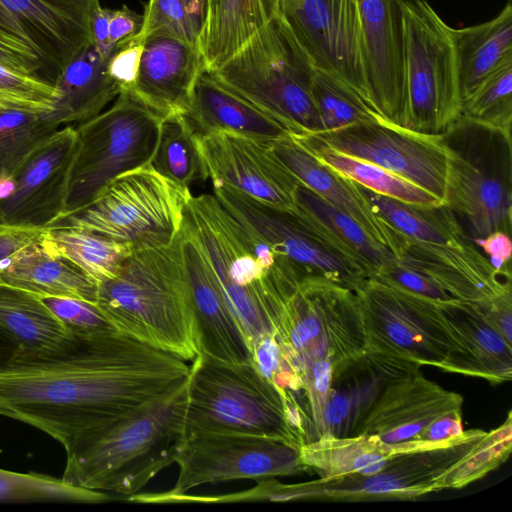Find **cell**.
Here are the masks:
<instances>
[{
  "label": "cell",
  "mask_w": 512,
  "mask_h": 512,
  "mask_svg": "<svg viewBox=\"0 0 512 512\" xmlns=\"http://www.w3.org/2000/svg\"><path fill=\"white\" fill-rule=\"evenodd\" d=\"M75 337L62 351L15 352L0 364V415L43 431L66 451L188 379L187 361L117 330Z\"/></svg>",
  "instance_id": "obj_1"
},
{
  "label": "cell",
  "mask_w": 512,
  "mask_h": 512,
  "mask_svg": "<svg viewBox=\"0 0 512 512\" xmlns=\"http://www.w3.org/2000/svg\"><path fill=\"white\" fill-rule=\"evenodd\" d=\"M187 386L188 379L177 389L83 434L66 451L62 479L127 498L140 493L174 463L184 438Z\"/></svg>",
  "instance_id": "obj_2"
},
{
  "label": "cell",
  "mask_w": 512,
  "mask_h": 512,
  "mask_svg": "<svg viewBox=\"0 0 512 512\" xmlns=\"http://www.w3.org/2000/svg\"><path fill=\"white\" fill-rule=\"evenodd\" d=\"M96 304L129 337L185 361L200 352L177 237L134 249L116 276L98 283Z\"/></svg>",
  "instance_id": "obj_3"
},
{
  "label": "cell",
  "mask_w": 512,
  "mask_h": 512,
  "mask_svg": "<svg viewBox=\"0 0 512 512\" xmlns=\"http://www.w3.org/2000/svg\"><path fill=\"white\" fill-rule=\"evenodd\" d=\"M307 428L299 398L265 379L250 361L227 362L201 352L191 361L184 437L250 435L300 448Z\"/></svg>",
  "instance_id": "obj_4"
},
{
  "label": "cell",
  "mask_w": 512,
  "mask_h": 512,
  "mask_svg": "<svg viewBox=\"0 0 512 512\" xmlns=\"http://www.w3.org/2000/svg\"><path fill=\"white\" fill-rule=\"evenodd\" d=\"M268 316L300 381L315 363L334 373L366 350L355 292L326 278L291 269L275 284Z\"/></svg>",
  "instance_id": "obj_5"
},
{
  "label": "cell",
  "mask_w": 512,
  "mask_h": 512,
  "mask_svg": "<svg viewBox=\"0 0 512 512\" xmlns=\"http://www.w3.org/2000/svg\"><path fill=\"white\" fill-rule=\"evenodd\" d=\"M316 69L276 14L219 68L218 81L293 135L321 132L312 96Z\"/></svg>",
  "instance_id": "obj_6"
},
{
  "label": "cell",
  "mask_w": 512,
  "mask_h": 512,
  "mask_svg": "<svg viewBox=\"0 0 512 512\" xmlns=\"http://www.w3.org/2000/svg\"><path fill=\"white\" fill-rule=\"evenodd\" d=\"M447 151L444 205L465 219L474 240L511 236V131L460 115L442 133Z\"/></svg>",
  "instance_id": "obj_7"
},
{
  "label": "cell",
  "mask_w": 512,
  "mask_h": 512,
  "mask_svg": "<svg viewBox=\"0 0 512 512\" xmlns=\"http://www.w3.org/2000/svg\"><path fill=\"white\" fill-rule=\"evenodd\" d=\"M191 197L190 188L146 165L117 176L92 202L48 228H81L133 249L165 246L178 234Z\"/></svg>",
  "instance_id": "obj_8"
},
{
  "label": "cell",
  "mask_w": 512,
  "mask_h": 512,
  "mask_svg": "<svg viewBox=\"0 0 512 512\" xmlns=\"http://www.w3.org/2000/svg\"><path fill=\"white\" fill-rule=\"evenodd\" d=\"M404 75L401 127L442 133L461 115L452 28L422 0H400Z\"/></svg>",
  "instance_id": "obj_9"
},
{
  "label": "cell",
  "mask_w": 512,
  "mask_h": 512,
  "mask_svg": "<svg viewBox=\"0 0 512 512\" xmlns=\"http://www.w3.org/2000/svg\"><path fill=\"white\" fill-rule=\"evenodd\" d=\"M162 119L131 91L121 90L108 109L76 125L64 215L88 205L117 176L148 165Z\"/></svg>",
  "instance_id": "obj_10"
},
{
  "label": "cell",
  "mask_w": 512,
  "mask_h": 512,
  "mask_svg": "<svg viewBox=\"0 0 512 512\" xmlns=\"http://www.w3.org/2000/svg\"><path fill=\"white\" fill-rule=\"evenodd\" d=\"M185 218L211 264L225 297L251 346L274 333L266 312L270 274L256 255L249 233L213 194L193 196Z\"/></svg>",
  "instance_id": "obj_11"
},
{
  "label": "cell",
  "mask_w": 512,
  "mask_h": 512,
  "mask_svg": "<svg viewBox=\"0 0 512 512\" xmlns=\"http://www.w3.org/2000/svg\"><path fill=\"white\" fill-rule=\"evenodd\" d=\"M354 292L367 350L436 368L461 351L438 303L374 277Z\"/></svg>",
  "instance_id": "obj_12"
},
{
  "label": "cell",
  "mask_w": 512,
  "mask_h": 512,
  "mask_svg": "<svg viewBox=\"0 0 512 512\" xmlns=\"http://www.w3.org/2000/svg\"><path fill=\"white\" fill-rule=\"evenodd\" d=\"M486 433L470 429L432 447L394 454L371 475L350 474L296 483L297 500H413L444 490L447 474Z\"/></svg>",
  "instance_id": "obj_13"
},
{
  "label": "cell",
  "mask_w": 512,
  "mask_h": 512,
  "mask_svg": "<svg viewBox=\"0 0 512 512\" xmlns=\"http://www.w3.org/2000/svg\"><path fill=\"white\" fill-rule=\"evenodd\" d=\"M178 476L169 495L208 483L298 475L307 470L300 448L266 437L201 433L187 435L174 457Z\"/></svg>",
  "instance_id": "obj_14"
},
{
  "label": "cell",
  "mask_w": 512,
  "mask_h": 512,
  "mask_svg": "<svg viewBox=\"0 0 512 512\" xmlns=\"http://www.w3.org/2000/svg\"><path fill=\"white\" fill-rule=\"evenodd\" d=\"M213 187V194L227 211L300 273L326 278L353 291L370 277L293 209L258 201L225 185Z\"/></svg>",
  "instance_id": "obj_15"
},
{
  "label": "cell",
  "mask_w": 512,
  "mask_h": 512,
  "mask_svg": "<svg viewBox=\"0 0 512 512\" xmlns=\"http://www.w3.org/2000/svg\"><path fill=\"white\" fill-rule=\"evenodd\" d=\"M277 14L315 69L347 84L370 108L357 0H278Z\"/></svg>",
  "instance_id": "obj_16"
},
{
  "label": "cell",
  "mask_w": 512,
  "mask_h": 512,
  "mask_svg": "<svg viewBox=\"0 0 512 512\" xmlns=\"http://www.w3.org/2000/svg\"><path fill=\"white\" fill-rule=\"evenodd\" d=\"M314 135L341 153L416 184L444 204L447 151L441 133L417 132L372 119Z\"/></svg>",
  "instance_id": "obj_17"
},
{
  "label": "cell",
  "mask_w": 512,
  "mask_h": 512,
  "mask_svg": "<svg viewBox=\"0 0 512 512\" xmlns=\"http://www.w3.org/2000/svg\"><path fill=\"white\" fill-rule=\"evenodd\" d=\"M100 0H0V31L28 46L50 82L93 45L91 16Z\"/></svg>",
  "instance_id": "obj_18"
},
{
  "label": "cell",
  "mask_w": 512,
  "mask_h": 512,
  "mask_svg": "<svg viewBox=\"0 0 512 512\" xmlns=\"http://www.w3.org/2000/svg\"><path fill=\"white\" fill-rule=\"evenodd\" d=\"M77 143L75 126L66 125L30 152L13 174V193L0 201V225L48 228L64 215Z\"/></svg>",
  "instance_id": "obj_19"
},
{
  "label": "cell",
  "mask_w": 512,
  "mask_h": 512,
  "mask_svg": "<svg viewBox=\"0 0 512 512\" xmlns=\"http://www.w3.org/2000/svg\"><path fill=\"white\" fill-rule=\"evenodd\" d=\"M207 178L253 199L292 209L299 181L274 154L269 141L217 131L196 136Z\"/></svg>",
  "instance_id": "obj_20"
},
{
  "label": "cell",
  "mask_w": 512,
  "mask_h": 512,
  "mask_svg": "<svg viewBox=\"0 0 512 512\" xmlns=\"http://www.w3.org/2000/svg\"><path fill=\"white\" fill-rule=\"evenodd\" d=\"M196 321L199 351L227 362H249L250 349L219 280L191 225L177 234Z\"/></svg>",
  "instance_id": "obj_21"
},
{
  "label": "cell",
  "mask_w": 512,
  "mask_h": 512,
  "mask_svg": "<svg viewBox=\"0 0 512 512\" xmlns=\"http://www.w3.org/2000/svg\"><path fill=\"white\" fill-rule=\"evenodd\" d=\"M369 106L382 121L401 127L404 75L400 0H357Z\"/></svg>",
  "instance_id": "obj_22"
},
{
  "label": "cell",
  "mask_w": 512,
  "mask_h": 512,
  "mask_svg": "<svg viewBox=\"0 0 512 512\" xmlns=\"http://www.w3.org/2000/svg\"><path fill=\"white\" fill-rule=\"evenodd\" d=\"M393 258L459 301H488L512 287L511 280H503L487 257L468 242L430 244L400 234Z\"/></svg>",
  "instance_id": "obj_23"
},
{
  "label": "cell",
  "mask_w": 512,
  "mask_h": 512,
  "mask_svg": "<svg viewBox=\"0 0 512 512\" xmlns=\"http://www.w3.org/2000/svg\"><path fill=\"white\" fill-rule=\"evenodd\" d=\"M462 405L460 394L418 370L386 386L355 435H374L388 444L412 441L438 418L462 410Z\"/></svg>",
  "instance_id": "obj_24"
},
{
  "label": "cell",
  "mask_w": 512,
  "mask_h": 512,
  "mask_svg": "<svg viewBox=\"0 0 512 512\" xmlns=\"http://www.w3.org/2000/svg\"><path fill=\"white\" fill-rule=\"evenodd\" d=\"M418 363L372 351L332 374L324 410L325 434L355 435L386 386L419 370Z\"/></svg>",
  "instance_id": "obj_25"
},
{
  "label": "cell",
  "mask_w": 512,
  "mask_h": 512,
  "mask_svg": "<svg viewBox=\"0 0 512 512\" xmlns=\"http://www.w3.org/2000/svg\"><path fill=\"white\" fill-rule=\"evenodd\" d=\"M203 69L198 46L151 36L143 42L138 74L128 90L163 118L184 113Z\"/></svg>",
  "instance_id": "obj_26"
},
{
  "label": "cell",
  "mask_w": 512,
  "mask_h": 512,
  "mask_svg": "<svg viewBox=\"0 0 512 512\" xmlns=\"http://www.w3.org/2000/svg\"><path fill=\"white\" fill-rule=\"evenodd\" d=\"M271 147L302 185L351 216L394 255L400 233L377 214L360 185L321 162L291 134L273 141Z\"/></svg>",
  "instance_id": "obj_27"
},
{
  "label": "cell",
  "mask_w": 512,
  "mask_h": 512,
  "mask_svg": "<svg viewBox=\"0 0 512 512\" xmlns=\"http://www.w3.org/2000/svg\"><path fill=\"white\" fill-rule=\"evenodd\" d=\"M447 324L461 351L439 369L477 377L493 384L512 378V343L508 342L483 316L477 303H439Z\"/></svg>",
  "instance_id": "obj_28"
},
{
  "label": "cell",
  "mask_w": 512,
  "mask_h": 512,
  "mask_svg": "<svg viewBox=\"0 0 512 512\" xmlns=\"http://www.w3.org/2000/svg\"><path fill=\"white\" fill-rule=\"evenodd\" d=\"M182 114L195 136L225 131L273 142L291 134L287 127L226 87L206 69L198 75L189 106Z\"/></svg>",
  "instance_id": "obj_29"
},
{
  "label": "cell",
  "mask_w": 512,
  "mask_h": 512,
  "mask_svg": "<svg viewBox=\"0 0 512 512\" xmlns=\"http://www.w3.org/2000/svg\"><path fill=\"white\" fill-rule=\"evenodd\" d=\"M41 237L0 263V282L37 296L70 297L96 303V281L49 249Z\"/></svg>",
  "instance_id": "obj_30"
},
{
  "label": "cell",
  "mask_w": 512,
  "mask_h": 512,
  "mask_svg": "<svg viewBox=\"0 0 512 512\" xmlns=\"http://www.w3.org/2000/svg\"><path fill=\"white\" fill-rule=\"evenodd\" d=\"M108 59L91 45L81 51L55 83L59 96L48 118L58 127L81 124L114 101L121 87L107 71Z\"/></svg>",
  "instance_id": "obj_31"
},
{
  "label": "cell",
  "mask_w": 512,
  "mask_h": 512,
  "mask_svg": "<svg viewBox=\"0 0 512 512\" xmlns=\"http://www.w3.org/2000/svg\"><path fill=\"white\" fill-rule=\"evenodd\" d=\"M0 334L25 354L59 352L76 340L37 295L2 282Z\"/></svg>",
  "instance_id": "obj_32"
},
{
  "label": "cell",
  "mask_w": 512,
  "mask_h": 512,
  "mask_svg": "<svg viewBox=\"0 0 512 512\" xmlns=\"http://www.w3.org/2000/svg\"><path fill=\"white\" fill-rule=\"evenodd\" d=\"M278 0H208L199 40L205 69L213 71L232 57L276 14Z\"/></svg>",
  "instance_id": "obj_33"
},
{
  "label": "cell",
  "mask_w": 512,
  "mask_h": 512,
  "mask_svg": "<svg viewBox=\"0 0 512 512\" xmlns=\"http://www.w3.org/2000/svg\"><path fill=\"white\" fill-rule=\"evenodd\" d=\"M461 105L504 62L512 59V5L492 20L453 29Z\"/></svg>",
  "instance_id": "obj_34"
},
{
  "label": "cell",
  "mask_w": 512,
  "mask_h": 512,
  "mask_svg": "<svg viewBox=\"0 0 512 512\" xmlns=\"http://www.w3.org/2000/svg\"><path fill=\"white\" fill-rule=\"evenodd\" d=\"M292 209L336 249L364 268L370 277L394 256L351 216L338 210L300 182L295 191Z\"/></svg>",
  "instance_id": "obj_35"
},
{
  "label": "cell",
  "mask_w": 512,
  "mask_h": 512,
  "mask_svg": "<svg viewBox=\"0 0 512 512\" xmlns=\"http://www.w3.org/2000/svg\"><path fill=\"white\" fill-rule=\"evenodd\" d=\"M401 452L400 443L388 444L377 436L357 434L347 437L323 435L300 447V458L307 470L319 478L361 474L367 467Z\"/></svg>",
  "instance_id": "obj_36"
},
{
  "label": "cell",
  "mask_w": 512,
  "mask_h": 512,
  "mask_svg": "<svg viewBox=\"0 0 512 512\" xmlns=\"http://www.w3.org/2000/svg\"><path fill=\"white\" fill-rule=\"evenodd\" d=\"M291 135L321 162L361 187L411 204L444 205L437 197L416 184L373 163L341 153L314 134Z\"/></svg>",
  "instance_id": "obj_37"
},
{
  "label": "cell",
  "mask_w": 512,
  "mask_h": 512,
  "mask_svg": "<svg viewBox=\"0 0 512 512\" xmlns=\"http://www.w3.org/2000/svg\"><path fill=\"white\" fill-rule=\"evenodd\" d=\"M362 188L377 214L400 234L430 244L467 242L455 214L446 205L411 204Z\"/></svg>",
  "instance_id": "obj_38"
},
{
  "label": "cell",
  "mask_w": 512,
  "mask_h": 512,
  "mask_svg": "<svg viewBox=\"0 0 512 512\" xmlns=\"http://www.w3.org/2000/svg\"><path fill=\"white\" fill-rule=\"evenodd\" d=\"M43 243L96 281L111 279L132 254L133 247L104 235L74 227L46 228Z\"/></svg>",
  "instance_id": "obj_39"
},
{
  "label": "cell",
  "mask_w": 512,
  "mask_h": 512,
  "mask_svg": "<svg viewBox=\"0 0 512 512\" xmlns=\"http://www.w3.org/2000/svg\"><path fill=\"white\" fill-rule=\"evenodd\" d=\"M148 165L160 175L187 188L197 180L207 179L196 136L182 113L162 119Z\"/></svg>",
  "instance_id": "obj_40"
},
{
  "label": "cell",
  "mask_w": 512,
  "mask_h": 512,
  "mask_svg": "<svg viewBox=\"0 0 512 512\" xmlns=\"http://www.w3.org/2000/svg\"><path fill=\"white\" fill-rule=\"evenodd\" d=\"M59 128L47 112L0 104V175H13L30 152Z\"/></svg>",
  "instance_id": "obj_41"
},
{
  "label": "cell",
  "mask_w": 512,
  "mask_h": 512,
  "mask_svg": "<svg viewBox=\"0 0 512 512\" xmlns=\"http://www.w3.org/2000/svg\"><path fill=\"white\" fill-rule=\"evenodd\" d=\"M207 8L208 0H148L141 28L131 40L165 36L198 46Z\"/></svg>",
  "instance_id": "obj_42"
},
{
  "label": "cell",
  "mask_w": 512,
  "mask_h": 512,
  "mask_svg": "<svg viewBox=\"0 0 512 512\" xmlns=\"http://www.w3.org/2000/svg\"><path fill=\"white\" fill-rule=\"evenodd\" d=\"M117 498L39 473H18L0 469V502L64 501L103 503Z\"/></svg>",
  "instance_id": "obj_43"
},
{
  "label": "cell",
  "mask_w": 512,
  "mask_h": 512,
  "mask_svg": "<svg viewBox=\"0 0 512 512\" xmlns=\"http://www.w3.org/2000/svg\"><path fill=\"white\" fill-rule=\"evenodd\" d=\"M312 96L321 132L379 119L347 84L317 69L312 80Z\"/></svg>",
  "instance_id": "obj_44"
},
{
  "label": "cell",
  "mask_w": 512,
  "mask_h": 512,
  "mask_svg": "<svg viewBox=\"0 0 512 512\" xmlns=\"http://www.w3.org/2000/svg\"><path fill=\"white\" fill-rule=\"evenodd\" d=\"M461 115L511 131L512 59L504 62L461 105Z\"/></svg>",
  "instance_id": "obj_45"
},
{
  "label": "cell",
  "mask_w": 512,
  "mask_h": 512,
  "mask_svg": "<svg viewBox=\"0 0 512 512\" xmlns=\"http://www.w3.org/2000/svg\"><path fill=\"white\" fill-rule=\"evenodd\" d=\"M512 448V416L487 432L446 476L445 489H460L484 477L504 463Z\"/></svg>",
  "instance_id": "obj_46"
},
{
  "label": "cell",
  "mask_w": 512,
  "mask_h": 512,
  "mask_svg": "<svg viewBox=\"0 0 512 512\" xmlns=\"http://www.w3.org/2000/svg\"><path fill=\"white\" fill-rule=\"evenodd\" d=\"M58 96L55 85L0 65V104L49 112Z\"/></svg>",
  "instance_id": "obj_47"
},
{
  "label": "cell",
  "mask_w": 512,
  "mask_h": 512,
  "mask_svg": "<svg viewBox=\"0 0 512 512\" xmlns=\"http://www.w3.org/2000/svg\"><path fill=\"white\" fill-rule=\"evenodd\" d=\"M250 362L276 387L301 398V381L288 362L275 333L264 335L251 346Z\"/></svg>",
  "instance_id": "obj_48"
},
{
  "label": "cell",
  "mask_w": 512,
  "mask_h": 512,
  "mask_svg": "<svg viewBox=\"0 0 512 512\" xmlns=\"http://www.w3.org/2000/svg\"><path fill=\"white\" fill-rule=\"evenodd\" d=\"M38 297L74 336L116 330L96 303L70 297Z\"/></svg>",
  "instance_id": "obj_49"
},
{
  "label": "cell",
  "mask_w": 512,
  "mask_h": 512,
  "mask_svg": "<svg viewBox=\"0 0 512 512\" xmlns=\"http://www.w3.org/2000/svg\"><path fill=\"white\" fill-rule=\"evenodd\" d=\"M0 65L17 73L51 83L39 57L24 43L2 31H0Z\"/></svg>",
  "instance_id": "obj_50"
},
{
  "label": "cell",
  "mask_w": 512,
  "mask_h": 512,
  "mask_svg": "<svg viewBox=\"0 0 512 512\" xmlns=\"http://www.w3.org/2000/svg\"><path fill=\"white\" fill-rule=\"evenodd\" d=\"M142 50L143 43L131 40L108 59L107 71L121 90H128L135 83Z\"/></svg>",
  "instance_id": "obj_51"
},
{
  "label": "cell",
  "mask_w": 512,
  "mask_h": 512,
  "mask_svg": "<svg viewBox=\"0 0 512 512\" xmlns=\"http://www.w3.org/2000/svg\"><path fill=\"white\" fill-rule=\"evenodd\" d=\"M143 16L123 5L119 9H108L107 38L114 54L139 32Z\"/></svg>",
  "instance_id": "obj_52"
},
{
  "label": "cell",
  "mask_w": 512,
  "mask_h": 512,
  "mask_svg": "<svg viewBox=\"0 0 512 512\" xmlns=\"http://www.w3.org/2000/svg\"><path fill=\"white\" fill-rule=\"evenodd\" d=\"M477 305L486 320L512 343V287Z\"/></svg>",
  "instance_id": "obj_53"
},
{
  "label": "cell",
  "mask_w": 512,
  "mask_h": 512,
  "mask_svg": "<svg viewBox=\"0 0 512 512\" xmlns=\"http://www.w3.org/2000/svg\"><path fill=\"white\" fill-rule=\"evenodd\" d=\"M474 241L482 248L484 255L493 268L502 277L511 280V236L502 231H495L484 238L475 239Z\"/></svg>",
  "instance_id": "obj_54"
},
{
  "label": "cell",
  "mask_w": 512,
  "mask_h": 512,
  "mask_svg": "<svg viewBox=\"0 0 512 512\" xmlns=\"http://www.w3.org/2000/svg\"><path fill=\"white\" fill-rule=\"evenodd\" d=\"M45 229L0 225V263L20 248L38 240Z\"/></svg>",
  "instance_id": "obj_55"
},
{
  "label": "cell",
  "mask_w": 512,
  "mask_h": 512,
  "mask_svg": "<svg viewBox=\"0 0 512 512\" xmlns=\"http://www.w3.org/2000/svg\"><path fill=\"white\" fill-rule=\"evenodd\" d=\"M15 180L12 174L0 175V201L8 198L14 191Z\"/></svg>",
  "instance_id": "obj_56"
},
{
  "label": "cell",
  "mask_w": 512,
  "mask_h": 512,
  "mask_svg": "<svg viewBox=\"0 0 512 512\" xmlns=\"http://www.w3.org/2000/svg\"><path fill=\"white\" fill-rule=\"evenodd\" d=\"M15 352V348L0 334V364L8 360Z\"/></svg>",
  "instance_id": "obj_57"
},
{
  "label": "cell",
  "mask_w": 512,
  "mask_h": 512,
  "mask_svg": "<svg viewBox=\"0 0 512 512\" xmlns=\"http://www.w3.org/2000/svg\"><path fill=\"white\" fill-rule=\"evenodd\" d=\"M281 502H283V483L281 482Z\"/></svg>",
  "instance_id": "obj_58"
}]
</instances>
